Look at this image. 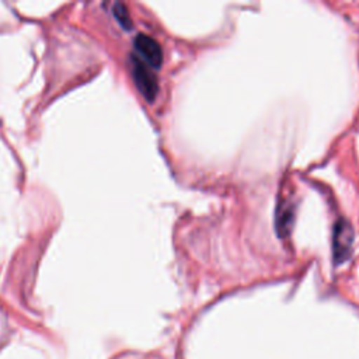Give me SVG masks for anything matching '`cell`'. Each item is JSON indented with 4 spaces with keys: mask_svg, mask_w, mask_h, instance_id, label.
<instances>
[{
    "mask_svg": "<svg viewBox=\"0 0 359 359\" xmlns=\"http://www.w3.org/2000/svg\"><path fill=\"white\" fill-rule=\"evenodd\" d=\"M133 43H135V49L143 57L144 62H147L154 69L161 66L163 50L154 38H151L146 34H139L135 38Z\"/></svg>",
    "mask_w": 359,
    "mask_h": 359,
    "instance_id": "obj_3",
    "label": "cell"
},
{
    "mask_svg": "<svg viewBox=\"0 0 359 359\" xmlns=\"http://www.w3.org/2000/svg\"><path fill=\"white\" fill-rule=\"evenodd\" d=\"M112 11H114V15L121 27H123L125 29L132 28V18H130V14L123 3H115Z\"/></svg>",
    "mask_w": 359,
    "mask_h": 359,
    "instance_id": "obj_4",
    "label": "cell"
},
{
    "mask_svg": "<svg viewBox=\"0 0 359 359\" xmlns=\"http://www.w3.org/2000/svg\"><path fill=\"white\" fill-rule=\"evenodd\" d=\"M130 62H132V76L137 90L142 93V95L146 100L153 101L158 88L154 74L146 66V63L140 60L137 56H132Z\"/></svg>",
    "mask_w": 359,
    "mask_h": 359,
    "instance_id": "obj_1",
    "label": "cell"
},
{
    "mask_svg": "<svg viewBox=\"0 0 359 359\" xmlns=\"http://www.w3.org/2000/svg\"><path fill=\"white\" fill-rule=\"evenodd\" d=\"M353 243V231L351 224L341 219L334 226V237H332V254L335 262L345 261L351 254V247Z\"/></svg>",
    "mask_w": 359,
    "mask_h": 359,
    "instance_id": "obj_2",
    "label": "cell"
}]
</instances>
